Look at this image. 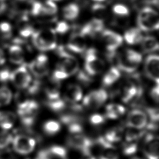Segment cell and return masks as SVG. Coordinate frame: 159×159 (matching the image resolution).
<instances>
[{"label":"cell","mask_w":159,"mask_h":159,"mask_svg":"<svg viewBox=\"0 0 159 159\" xmlns=\"http://www.w3.org/2000/svg\"><path fill=\"white\" fill-rule=\"evenodd\" d=\"M32 38L34 45L40 51H49L57 47V40L54 29H44L34 31Z\"/></svg>","instance_id":"6da1fadb"},{"label":"cell","mask_w":159,"mask_h":159,"mask_svg":"<svg viewBox=\"0 0 159 159\" xmlns=\"http://www.w3.org/2000/svg\"><path fill=\"white\" fill-rule=\"evenodd\" d=\"M139 28L145 32H150L159 29V13L150 7L142 8L137 16Z\"/></svg>","instance_id":"7a4b0ae2"},{"label":"cell","mask_w":159,"mask_h":159,"mask_svg":"<svg viewBox=\"0 0 159 159\" xmlns=\"http://www.w3.org/2000/svg\"><path fill=\"white\" fill-rule=\"evenodd\" d=\"M142 55L132 49H127L118 57V68L123 71L130 73L134 71L142 62Z\"/></svg>","instance_id":"3957f363"},{"label":"cell","mask_w":159,"mask_h":159,"mask_svg":"<svg viewBox=\"0 0 159 159\" xmlns=\"http://www.w3.org/2000/svg\"><path fill=\"white\" fill-rule=\"evenodd\" d=\"M38 110V103L30 99L17 105V113L22 124L27 127L32 126L35 122Z\"/></svg>","instance_id":"277c9868"},{"label":"cell","mask_w":159,"mask_h":159,"mask_svg":"<svg viewBox=\"0 0 159 159\" xmlns=\"http://www.w3.org/2000/svg\"><path fill=\"white\" fill-rule=\"evenodd\" d=\"M84 58V68L88 75H96L104 70V62L98 56L97 52L94 48H89L86 51Z\"/></svg>","instance_id":"5b68a950"},{"label":"cell","mask_w":159,"mask_h":159,"mask_svg":"<svg viewBox=\"0 0 159 159\" xmlns=\"http://www.w3.org/2000/svg\"><path fill=\"white\" fill-rule=\"evenodd\" d=\"M10 80L19 89H26L32 81L30 73L25 65H22L11 72Z\"/></svg>","instance_id":"8992f818"},{"label":"cell","mask_w":159,"mask_h":159,"mask_svg":"<svg viewBox=\"0 0 159 159\" xmlns=\"http://www.w3.org/2000/svg\"><path fill=\"white\" fill-rule=\"evenodd\" d=\"M67 144L76 150H80L84 155H90L93 141L88 137L81 134H73L67 139Z\"/></svg>","instance_id":"52a82bcc"},{"label":"cell","mask_w":159,"mask_h":159,"mask_svg":"<svg viewBox=\"0 0 159 159\" xmlns=\"http://www.w3.org/2000/svg\"><path fill=\"white\" fill-rule=\"evenodd\" d=\"M12 142L14 150L22 155H27L31 153L36 144L34 139L25 135H16L13 138Z\"/></svg>","instance_id":"ba28073f"},{"label":"cell","mask_w":159,"mask_h":159,"mask_svg":"<svg viewBox=\"0 0 159 159\" xmlns=\"http://www.w3.org/2000/svg\"><path fill=\"white\" fill-rule=\"evenodd\" d=\"M148 119V115L145 112L139 109H133L127 116L126 124L129 128L140 130L147 126Z\"/></svg>","instance_id":"9c48e42d"},{"label":"cell","mask_w":159,"mask_h":159,"mask_svg":"<svg viewBox=\"0 0 159 159\" xmlns=\"http://www.w3.org/2000/svg\"><path fill=\"white\" fill-rule=\"evenodd\" d=\"M142 149L146 159H159V137L152 134L147 135Z\"/></svg>","instance_id":"30bf717a"},{"label":"cell","mask_w":159,"mask_h":159,"mask_svg":"<svg viewBox=\"0 0 159 159\" xmlns=\"http://www.w3.org/2000/svg\"><path fill=\"white\" fill-rule=\"evenodd\" d=\"M108 98L107 92L102 89L90 92L83 99V105L89 109H98L101 107Z\"/></svg>","instance_id":"8fae6325"},{"label":"cell","mask_w":159,"mask_h":159,"mask_svg":"<svg viewBox=\"0 0 159 159\" xmlns=\"http://www.w3.org/2000/svg\"><path fill=\"white\" fill-rule=\"evenodd\" d=\"M30 72L37 78H42L48 73V58L44 54H40L28 65Z\"/></svg>","instance_id":"7c38bea8"},{"label":"cell","mask_w":159,"mask_h":159,"mask_svg":"<svg viewBox=\"0 0 159 159\" xmlns=\"http://www.w3.org/2000/svg\"><path fill=\"white\" fill-rule=\"evenodd\" d=\"M144 69L147 76L159 84V55H148L145 60Z\"/></svg>","instance_id":"4fadbf2b"},{"label":"cell","mask_w":159,"mask_h":159,"mask_svg":"<svg viewBox=\"0 0 159 159\" xmlns=\"http://www.w3.org/2000/svg\"><path fill=\"white\" fill-rule=\"evenodd\" d=\"M101 37L106 49L109 52H114L117 50L123 42L122 37L111 30H102Z\"/></svg>","instance_id":"5bb4252c"},{"label":"cell","mask_w":159,"mask_h":159,"mask_svg":"<svg viewBox=\"0 0 159 159\" xmlns=\"http://www.w3.org/2000/svg\"><path fill=\"white\" fill-rule=\"evenodd\" d=\"M61 59L60 63L58 64L57 68L65 72L68 77L76 74L78 71V61L71 54L63 57Z\"/></svg>","instance_id":"9a60e30c"},{"label":"cell","mask_w":159,"mask_h":159,"mask_svg":"<svg viewBox=\"0 0 159 159\" xmlns=\"http://www.w3.org/2000/svg\"><path fill=\"white\" fill-rule=\"evenodd\" d=\"M86 47L84 36L79 32H75L71 35L66 48L71 52L81 53L85 51Z\"/></svg>","instance_id":"2e32d148"},{"label":"cell","mask_w":159,"mask_h":159,"mask_svg":"<svg viewBox=\"0 0 159 159\" xmlns=\"http://www.w3.org/2000/svg\"><path fill=\"white\" fill-rule=\"evenodd\" d=\"M104 22L102 20L94 18L86 24L80 29V33L83 36L93 35L96 33L102 32L104 29Z\"/></svg>","instance_id":"e0dca14e"},{"label":"cell","mask_w":159,"mask_h":159,"mask_svg":"<svg viewBox=\"0 0 159 159\" xmlns=\"http://www.w3.org/2000/svg\"><path fill=\"white\" fill-rule=\"evenodd\" d=\"M83 97V91L81 87L77 84L69 85L64 94V98L66 102L74 104L81 99Z\"/></svg>","instance_id":"ac0fdd59"},{"label":"cell","mask_w":159,"mask_h":159,"mask_svg":"<svg viewBox=\"0 0 159 159\" xmlns=\"http://www.w3.org/2000/svg\"><path fill=\"white\" fill-rule=\"evenodd\" d=\"M60 81L53 79L52 77L45 87V93L48 100L55 99L60 98Z\"/></svg>","instance_id":"d6986e66"},{"label":"cell","mask_w":159,"mask_h":159,"mask_svg":"<svg viewBox=\"0 0 159 159\" xmlns=\"http://www.w3.org/2000/svg\"><path fill=\"white\" fill-rule=\"evenodd\" d=\"M143 35L139 28L132 27L125 31L124 38L125 42L130 45L140 43L143 39Z\"/></svg>","instance_id":"ffe728a7"},{"label":"cell","mask_w":159,"mask_h":159,"mask_svg":"<svg viewBox=\"0 0 159 159\" xmlns=\"http://www.w3.org/2000/svg\"><path fill=\"white\" fill-rule=\"evenodd\" d=\"M9 58L11 63L19 65L23 63L24 53L23 49L18 44L11 45L9 48Z\"/></svg>","instance_id":"44dd1931"},{"label":"cell","mask_w":159,"mask_h":159,"mask_svg":"<svg viewBox=\"0 0 159 159\" xmlns=\"http://www.w3.org/2000/svg\"><path fill=\"white\" fill-rule=\"evenodd\" d=\"M125 111V107L121 104H109L106 107V116L111 119H116L122 116Z\"/></svg>","instance_id":"7402d4cb"},{"label":"cell","mask_w":159,"mask_h":159,"mask_svg":"<svg viewBox=\"0 0 159 159\" xmlns=\"http://www.w3.org/2000/svg\"><path fill=\"white\" fill-rule=\"evenodd\" d=\"M140 43L142 50L145 52H153L159 49V42L155 37L151 35L145 36L143 37Z\"/></svg>","instance_id":"603a6c76"},{"label":"cell","mask_w":159,"mask_h":159,"mask_svg":"<svg viewBox=\"0 0 159 159\" xmlns=\"http://www.w3.org/2000/svg\"><path fill=\"white\" fill-rule=\"evenodd\" d=\"M16 117L11 112L0 111V127L4 130L10 129L14 125Z\"/></svg>","instance_id":"cb8c5ba5"},{"label":"cell","mask_w":159,"mask_h":159,"mask_svg":"<svg viewBox=\"0 0 159 159\" xmlns=\"http://www.w3.org/2000/svg\"><path fill=\"white\" fill-rule=\"evenodd\" d=\"M120 72L117 67H111L104 75L102 83L104 86H109L115 83L120 78Z\"/></svg>","instance_id":"d4e9b609"},{"label":"cell","mask_w":159,"mask_h":159,"mask_svg":"<svg viewBox=\"0 0 159 159\" xmlns=\"http://www.w3.org/2000/svg\"><path fill=\"white\" fill-rule=\"evenodd\" d=\"M65 19L70 20L75 19L79 15L80 7L76 3H70L66 5L62 11Z\"/></svg>","instance_id":"484cf974"},{"label":"cell","mask_w":159,"mask_h":159,"mask_svg":"<svg viewBox=\"0 0 159 159\" xmlns=\"http://www.w3.org/2000/svg\"><path fill=\"white\" fill-rule=\"evenodd\" d=\"M138 94L137 88L132 83H127L123 88L122 93V99L124 102H127L130 101Z\"/></svg>","instance_id":"4316f807"},{"label":"cell","mask_w":159,"mask_h":159,"mask_svg":"<svg viewBox=\"0 0 159 159\" xmlns=\"http://www.w3.org/2000/svg\"><path fill=\"white\" fill-rule=\"evenodd\" d=\"M123 134L120 129H112L108 130L103 137L104 139L109 143L113 144L121 140Z\"/></svg>","instance_id":"83f0119b"},{"label":"cell","mask_w":159,"mask_h":159,"mask_svg":"<svg viewBox=\"0 0 159 159\" xmlns=\"http://www.w3.org/2000/svg\"><path fill=\"white\" fill-rule=\"evenodd\" d=\"M61 129L60 124L56 120H50L46 121L43 125V130L47 135H52L60 131Z\"/></svg>","instance_id":"f1b7e54d"},{"label":"cell","mask_w":159,"mask_h":159,"mask_svg":"<svg viewBox=\"0 0 159 159\" xmlns=\"http://www.w3.org/2000/svg\"><path fill=\"white\" fill-rule=\"evenodd\" d=\"M47 106L55 112L63 111L66 108V102L60 98L55 99L48 100L46 102Z\"/></svg>","instance_id":"f546056e"},{"label":"cell","mask_w":159,"mask_h":159,"mask_svg":"<svg viewBox=\"0 0 159 159\" xmlns=\"http://www.w3.org/2000/svg\"><path fill=\"white\" fill-rule=\"evenodd\" d=\"M57 6L52 0H46L42 2V15L52 16L57 12Z\"/></svg>","instance_id":"4dcf8cb0"},{"label":"cell","mask_w":159,"mask_h":159,"mask_svg":"<svg viewBox=\"0 0 159 159\" xmlns=\"http://www.w3.org/2000/svg\"><path fill=\"white\" fill-rule=\"evenodd\" d=\"M12 98L11 91L6 86L0 88V106L10 103Z\"/></svg>","instance_id":"1f68e13d"},{"label":"cell","mask_w":159,"mask_h":159,"mask_svg":"<svg viewBox=\"0 0 159 159\" xmlns=\"http://www.w3.org/2000/svg\"><path fill=\"white\" fill-rule=\"evenodd\" d=\"M12 35V26L9 22H0V37L3 39H7Z\"/></svg>","instance_id":"d6a6232c"},{"label":"cell","mask_w":159,"mask_h":159,"mask_svg":"<svg viewBox=\"0 0 159 159\" xmlns=\"http://www.w3.org/2000/svg\"><path fill=\"white\" fill-rule=\"evenodd\" d=\"M137 142H125L122 145V152L125 155H132L137 150Z\"/></svg>","instance_id":"836d02e7"},{"label":"cell","mask_w":159,"mask_h":159,"mask_svg":"<svg viewBox=\"0 0 159 159\" xmlns=\"http://www.w3.org/2000/svg\"><path fill=\"white\" fill-rule=\"evenodd\" d=\"M13 137L12 136L6 132H0V149L4 148L8 146L11 142H12Z\"/></svg>","instance_id":"e575fe53"},{"label":"cell","mask_w":159,"mask_h":159,"mask_svg":"<svg viewBox=\"0 0 159 159\" xmlns=\"http://www.w3.org/2000/svg\"><path fill=\"white\" fill-rule=\"evenodd\" d=\"M113 12L117 16L124 17L129 14V9L127 6L122 4H117L112 7Z\"/></svg>","instance_id":"d590c367"},{"label":"cell","mask_w":159,"mask_h":159,"mask_svg":"<svg viewBox=\"0 0 159 159\" xmlns=\"http://www.w3.org/2000/svg\"><path fill=\"white\" fill-rule=\"evenodd\" d=\"M48 150L54 155L61 158L66 159V150L64 147L58 145H54L49 148Z\"/></svg>","instance_id":"8d00e7d4"},{"label":"cell","mask_w":159,"mask_h":159,"mask_svg":"<svg viewBox=\"0 0 159 159\" xmlns=\"http://www.w3.org/2000/svg\"><path fill=\"white\" fill-rule=\"evenodd\" d=\"M34 30L29 24H23L19 28V34L22 38H27L32 36Z\"/></svg>","instance_id":"74e56055"},{"label":"cell","mask_w":159,"mask_h":159,"mask_svg":"<svg viewBox=\"0 0 159 159\" xmlns=\"http://www.w3.org/2000/svg\"><path fill=\"white\" fill-rule=\"evenodd\" d=\"M30 12L34 16H42V2L40 1H34L32 2Z\"/></svg>","instance_id":"f35d334b"},{"label":"cell","mask_w":159,"mask_h":159,"mask_svg":"<svg viewBox=\"0 0 159 159\" xmlns=\"http://www.w3.org/2000/svg\"><path fill=\"white\" fill-rule=\"evenodd\" d=\"M40 82L38 80H34L31 81L27 88V93L29 94H35L38 93L40 88Z\"/></svg>","instance_id":"ab89813d"},{"label":"cell","mask_w":159,"mask_h":159,"mask_svg":"<svg viewBox=\"0 0 159 159\" xmlns=\"http://www.w3.org/2000/svg\"><path fill=\"white\" fill-rule=\"evenodd\" d=\"M70 29L69 25L65 21L58 22L55 27V32L60 34H64L66 33Z\"/></svg>","instance_id":"60d3db41"},{"label":"cell","mask_w":159,"mask_h":159,"mask_svg":"<svg viewBox=\"0 0 159 159\" xmlns=\"http://www.w3.org/2000/svg\"><path fill=\"white\" fill-rule=\"evenodd\" d=\"M68 130L73 134H78L82 132L83 127L80 122V121H76L72 122L68 125Z\"/></svg>","instance_id":"b9f144b4"},{"label":"cell","mask_w":159,"mask_h":159,"mask_svg":"<svg viewBox=\"0 0 159 159\" xmlns=\"http://www.w3.org/2000/svg\"><path fill=\"white\" fill-rule=\"evenodd\" d=\"M11 72L7 68H4L0 70V82L6 83L8 80H10Z\"/></svg>","instance_id":"7bdbcfd3"},{"label":"cell","mask_w":159,"mask_h":159,"mask_svg":"<svg viewBox=\"0 0 159 159\" xmlns=\"http://www.w3.org/2000/svg\"><path fill=\"white\" fill-rule=\"evenodd\" d=\"M52 77L53 79L60 81L62 80L66 79V78H68V75L65 72H63L61 70H60L58 68H57V69L53 71Z\"/></svg>","instance_id":"ee69618b"},{"label":"cell","mask_w":159,"mask_h":159,"mask_svg":"<svg viewBox=\"0 0 159 159\" xmlns=\"http://www.w3.org/2000/svg\"><path fill=\"white\" fill-rule=\"evenodd\" d=\"M104 117L98 114H94L92 115L89 118L90 122L95 125H99L104 122Z\"/></svg>","instance_id":"f6af8a7d"},{"label":"cell","mask_w":159,"mask_h":159,"mask_svg":"<svg viewBox=\"0 0 159 159\" xmlns=\"http://www.w3.org/2000/svg\"><path fill=\"white\" fill-rule=\"evenodd\" d=\"M77 79L83 83H88L89 82V78L87 74H86L84 71H80L77 73Z\"/></svg>","instance_id":"bcb514c9"},{"label":"cell","mask_w":159,"mask_h":159,"mask_svg":"<svg viewBox=\"0 0 159 159\" xmlns=\"http://www.w3.org/2000/svg\"><path fill=\"white\" fill-rule=\"evenodd\" d=\"M151 94L155 100L159 101V84H156V86L153 88L151 91Z\"/></svg>","instance_id":"7dc6e473"},{"label":"cell","mask_w":159,"mask_h":159,"mask_svg":"<svg viewBox=\"0 0 159 159\" xmlns=\"http://www.w3.org/2000/svg\"><path fill=\"white\" fill-rule=\"evenodd\" d=\"M7 8L6 3L4 0H0V14L3 13Z\"/></svg>","instance_id":"c3c4849f"},{"label":"cell","mask_w":159,"mask_h":159,"mask_svg":"<svg viewBox=\"0 0 159 159\" xmlns=\"http://www.w3.org/2000/svg\"><path fill=\"white\" fill-rule=\"evenodd\" d=\"M4 62H5V58L4 57V52L1 48H0V66L3 65Z\"/></svg>","instance_id":"681fc988"},{"label":"cell","mask_w":159,"mask_h":159,"mask_svg":"<svg viewBox=\"0 0 159 159\" xmlns=\"http://www.w3.org/2000/svg\"><path fill=\"white\" fill-rule=\"evenodd\" d=\"M21 1H24V2H33L35 1V0H19Z\"/></svg>","instance_id":"f907efd6"},{"label":"cell","mask_w":159,"mask_h":159,"mask_svg":"<svg viewBox=\"0 0 159 159\" xmlns=\"http://www.w3.org/2000/svg\"><path fill=\"white\" fill-rule=\"evenodd\" d=\"M130 159H143V158H142L140 157H132Z\"/></svg>","instance_id":"816d5d0a"},{"label":"cell","mask_w":159,"mask_h":159,"mask_svg":"<svg viewBox=\"0 0 159 159\" xmlns=\"http://www.w3.org/2000/svg\"><path fill=\"white\" fill-rule=\"evenodd\" d=\"M93 1H94L95 2H102V1H104L105 0H93Z\"/></svg>","instance_id":"f5cc1de1"},{"label":"cell","mask_w":159,"mask_h":159,"mask_svg":"<svg viewBox=\"0 0 159 159\" xmlns=\"http://www.w3.org/2000/svg\"><path fill=\"white\" fill-rule=\"evenodd\" d=\"M53 1H61V0H52Z\"/></svg>","instance_id":"db71d44e"},{"label":"cell","mask_w":159,"mask_h":159,"mask_svg":"<svg viewBox=\"0 0 159 159\" xmlns=\"http://www.w3.org/2000/svg\"><path fill=\"white\" fill-rule=\"evenodd\" d=\"M155 0H148V1H154Z\"/></svg>","instance_id":"11a10c76"},{"label":"cell","mask_w":159,"mask_h":159,"mask_svg":"<svg viewBox=\"0 0 159 159\" xmlns=\"http://www.w3.org/2000/svg\"><path fill=\"white\" fill-rule=\"evenodd\" d=\"M4 1H5V0H4Z\"/></svg>","instance_id":"9f6ffc18"}]
</instances>
